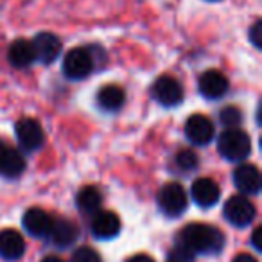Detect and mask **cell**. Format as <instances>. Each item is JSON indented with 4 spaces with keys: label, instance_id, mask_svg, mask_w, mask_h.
<instances>
[{
    "label": "cell",
    "instance_id": "obj_11",
    "mask_svg": "<svg viewBox=\"0 0 262 262\" xmlns=\"http://www.w3.org/2000/svg\"><path fill=\"white\" fill-rule=\"evenodd\" d=\"M90 230L95 239H113L120 232V219L115 212L110 210H97L92 217Z\"/></svg>",
    "mask_w": 262,
    "mask_h": 262
},
{
    "label": "cell",
    "instance_id": "obj_22",
    "mask_svg": "<svg viewBox=\"0 0 262 262\" xmlns=\"http://www.w3.org/2000/svg\"><path fill=\"white\" fill-rule=\"evenodd\" d=\"M198 164H200V158L192 149H183L176 155V165L182 171H194L198 167Z\"/></svg>",
    "mask_w": 262,
    "mask_h": 262
},
{
    "label": "cell",
    "instance_id": "obj_10",
    "mask_svg": "<svg viewBox=\"0 0 262 262\" xmlns=\"http://www.w3.org/2000/svg\"><path fill=\"white\" fill-rule=\"evenodd\" d=\"M34 49L36 61H41L43 65H51L61 54V40L52 33H40L31 41Z\"/></svg>",
    "mask_w": 262,
    "mask_h": 262
},
{
    "label": "cell",
    "instance_id": "obj_4",
    "mask_svg": "<svg viewBox=\"0 0 262 262\" xmlns=\"http://www.w3.org/2000/svg\"><path fill=\"white\" fill-rule=\"evenodd\" d=\"M189 198L180 183H165L158 192V207L169 217H178L187 210Z\"/></svg>",
    "mask_w": 262,
    "mask_h": 262
},
{
    "label": "cell",
    "instance_id": "obj_1",
    "mask_svg": "<svg viewBox=\"0 0 262 262\" xmlns=\"http://www.w3.org/2000/svg\"><path fill=\"white\" fill-rule=\"evenodd\" d=\"M180 244L183 248H187L192 255H215L225 246V235L215 226L194 223V225H189L182 230Z\"/></svg>",
    "mask_w": 262,
    "mask_h": 262
},
{
    "label": "cell",
    "instance_id": "obj_9",
    "mask_svg": "<svg viewBox=\"0 0 262 262\" xmlns=\"http://www.w3.org/2000/svg\"><path fill=\"white\" fill-rule=\"evenodd\" d=\"M232 178H233V185L244 196H255V194L260 192L262 176L260 171L253 164H239L235 167V171H233Z\"/></svg>",
    "mask_w": 262,
    "mask_h": 262
},
{
    "label": "cell",
    "instance_id": "obj_28",
    "mask_svg": "<svg viewBox=\"0 0 262 262\" xmlns=\"http://www.w3.org/2000/svg\"><path fill=\"white\" fill-rule=\"evenodd\" d=\"M41 262H63L59 257H56V255H49V257H45Z\"/></svg>",
    "mask_w": 262,
    "mask_h": 262
},
{
    "label": "cell",
    "instance_id": "obj_13",
    "mask_svg": "<svg viewBox=\"0 0 262 262\" xmlns=\"http://www.w3.org/2000/svg\"><path fill=\"white\" fill-rule=\"evenodd\" d=\"M26 251V241L20 232L13 228H6L0 232V257L8 262H15L22 258Z\"/></svg>",
    "mask_w": 262,
    "mask_h": 262
},
{
    "label": "cell",
    "instance_id": "obj_24",
    "mask_svg": "<svg viewBox=\"0 0 262 262\" xmlns=\"http://www.w3.org/2000/svg\"><path fill=\"white\" fill-rule=\"evenodd\" d=\"M250 40H251V43H253L257 49L262 47V22H260V20H257V22H255L253 26H251V29H250Z\"/></svg>",
    "mask_w": 262,
    "mask_h": 262
},
{
    "label": "cell",
    "instance_id": "obj_14",
    "mask_svg": "<svg viewBox=\"0 0 262 262\" xmlns=\"http://www.w3.org/2000/svg\"><path fill=\"white\" fill-rule=\"evenodd\" d=\"M190 196H192L194 203L200 205L201 208H210L219 201L221 190L212 178H200L190 187Z\"/></svg>",
    "mask_w": 262,
    "mask_h": 262
},
{
    "label": "cell",
    "instance_id": "obj_6",
    "mask_svg": "<svg viewBox=\"0 0 262 262\" xmlns=\"http://www.w3.org/2000/svg\"><path fill=\"white\" fill-rule=\"evenodd\" d=\"M151 95L158 104L165 108H174L183 101V86L176 77L162 76L151 86Z\"/></svg>",
    "mask_w": 262,
    "mask_h": 262
},
{
    "label": "cell",
    "instance_id": "obj_21",
    "mask_svg": "<svg viewBox=\"0 0 262 262\" xmlns=\"http://www.w3.org/2000/svg\"><path fill=\"white\" fill-rule=\"evenodd\" d=\"M219 120H221V124L226 127H237L243 122V112H241L237 106H225V108L219 112Z\"/></svg>",
    "mask_w": 262,
    "mask_h": 262
},
{
    "label": "cell",
    "instance_id": "obj_12",
    "mask_svg": "<svg viewBox=\"0 0 262 262\" xmlns=\"http://www.w3.org/2000/svg\"><path fill=\"white\" fill-rule=\"evenodd\" d=\"M228 79L223 72L219 70H207L200 76L198 81V88H200V94L207 99H221L223 95L228 92Z\"/></svg>",
    "mask_w": 262,
    "mask_h": 262
},
{
    "label": "cell",
    "instance_id": "obj_17",
    "mask_svg": "<svg viewBox=\"0 0 262 262\" xmlns=\"http://www.w3.org/2000/svg\"><path fill=\"white\" fill-rule=\"evenodd\" d=\"M47 237H51L54 246L65 250V248L74 246V243L79 237V230L74 223L67 221V219H58V221H52L51 232H49Z\"/></svg>",
    "mask_w": 262,
    "mask_h": 262
},
{
    "label": "cell",
    "instance_id": "obj_23",
    "mask_svg": "<svg viewBox=\"0 0 262 262\" xmlns=\"http://www.w3.org/2000/svg\"><path fill=\"white\" fill-rule=\"evenodd\" d=\"M72 262H102V258L95 250H92L88 246H81L74 251Z\"/></svg>",
    "mask_w": 262,
    "mask_h": 262
},
{
    "label": "cell",
    "instance_id": "obj_20",
    "mask_svg": "<svg viewBox=\"0 0 262 262\" xmlns=\"http://www.w3.org/2000/svg\"><path fill=\"white\" fill-rule=\"evenodd\" d=\"M76 201H77V207H79V210L83 212V214H95L97 210H101L102 198L97 187L88 185V187H83V189L77 192Z\"/></svg>",
    "mask_w": 262,
    "mask_h": 262
},
{
    "label": "cell",
    "instance_id": "obj_15",
    "mask_svg": "<svg viewBox=\"0 0 262 262\" xmlns=\"http://www.w3.org/2000/svg\"><path fill=\"white\" fill-rule=\"evenodd\" d=\"M24 171H26V160L22 155L0 140V176L13 180L18 178Z\"/></svg>",
    "mask_w": 262,
    "mask_h": 262
},
{
    "label": "cell",
    "instance_id": "obj_26",
    "mask_svg": "<svg viewBox=\"0 0 262 262\" xmlns=\"http://www.w3.org/2000/svg\"><path fill=\"white\" fill-rule=\"evenodd\" d=\"M232 262H257V258L251 257L250 253H239L232 258Z\"/></svg>",
    "mask_w": 262,
    "mask_h": 262
},
{
    "label": "cell",
    "instance_id": "obj_5",
    "mask_svg": "<svg viewBox=\"0 0 262 262\" xmlns=\"http://www.w3.org/2000/svg\"><path fill=\"white\" fill-rule=\"evenodd\" d=\"M92 70H94V56L88 49L76 47L67 52L63 58V74L69 79H84L86 76H90Z\"/></svg>",
    "mask_w": 262,
    "mask_h": 262
},
{
    "label": "cell",
    "instance_id": "obj_3",
    "mask_svg": "<svg viewBox=\"0 0 262 262\" xmlns=\"http://www.w3.org/2000/svg\"><path fill=\"white\" fill-rule=\"evenodd\" d=\"M223 214L230 225L237 226V228H246L257 217V208L244 194H239L226 201L223 207Z\"/></svg>",
    "mask_w": 262,
    "mask_h": 262
},
{
    "label": "cell",
    "instance_id": "obj_25",
    "mask_svg": "<svg viewBox=\"0 0 262 262\" xmlns=\"http://www.w3.org/2000/svg\"><path fill=\"white\" fill-rule=\"evenodd\" d=\"M251 244L257 251H262V244H260V228H257L251 235Z\"/></svg>",
    "mask_w": 262,
    "mask_h": 262
},
{
    "label": "cell",
    "instance_id": "obj_27",
    "mask_svg": "<svg viewBox=\"0 0 262 262\" xmlns=\"http://www.w3.org/2000/svg\"><path fill=\"white\" fill-rule=\"evenodd\" d=\"M126 262H155L149 255H144V253H139V255H133L131 258H127Z\"/></svg>",
    "mask_w": 262,
    "mask_h": 262
},
{
    "label": "cell",
    "instance_id": "obj_7",
    "mask_svg": "<svg viewBox=\"0 0 262 262\" xmlns=\"http://www.w3.org/2000/svg\"><path fill=\"white\" fill-rule=\"evenodd\" d=\"M15 135L26 151H38L45 144V131L36 119H22L16 122Z\"/></svg>",
    "mask_w": 262,
    "mask_h": 262
},
{
    "label": "cell",
    "instance_id": "obj_16",
    "mask_svg": "<svg viewBox=\"0 0 262 262\" xmlns=\"http://www.w3.org/2000/svg\"><path fill=\"white\" fill-rule=\"evenodd\" d=\"M52 226V217L45 210L33 207L24 214V228L33 237H47Z\"/></svg>",
    "mask_w": 262,
    "mask_h": 262
},
{
    "label": "cell",
    "instance_id": "obj_8",
    "mask_svg": "<svg viewBox=\"0 0 262 262\" xmlns=\"http://www.w3.org/2000/svg\"><path fill=\"white\" fill-rule=\"evenodd\" d=\"M215 135V127L208 117L205 115H190L185 122V137L194 146H207Z\"/></svg>",
    "mask_w": 262,
    "mask_h": 262
},
{
    "label": "cell",
    "instance_id": "obj_30",
    "mask_svg": "<svg viewBox=\"0 0 262 262\" xmlns=\"http://www.w3.org/2000/svg\"><path fill=\"white\" fill-rule=\"evenodd\" d=\"M171 262H176V260H171Z\"/></svg>",
    "mask_w": 262,
    "mask_h": 262
},
{
    "label": "cell",
    "instance_id": "obj_29",
    "mask_svg": "<svg viewBox=\"0 0 262 262\" xmlns=\"http://www.w3.org/2000/svg\"><path fill=\"white\" fill-rule=\"evenodd\" d=\"M208 2H219V0H208Z\"/></svg>",
    "mask_w": 262,
    "mask_h": 262
},
{
    "label": "cell",
    "instance_id": "obj_18",
    "mask_svg": "<svg viewBox=\"0 0 262 262\" xmlns=\"http://www.w3.org/2000/svg\"><path fill=\"white\" fill-rule=\"evenodd\" d=\"M8 59L13 67H16V69H26V67L33 65V63L36 61L33 43H31L29 40H24V38L15 40L11 45H9Z\"/></svg>",
    "mask_w": 262,
    "mask_h": 262
},
{
    "label": "cell",
    "instance_id": "obj_2",
    "mask_svg": "<svg viewBox=\"0 0 262 262\" xmlns=\"http://www.w3.org/2000/svg\"><path fill=\"white\" fill-rule=\"evenodd\" d=\"M217 151L225 160L241 164L251 153V140L250 135H246L239 127H226L219 135Z\"/></svg>",
    "mask_w": 262,
    "mask_h": 262
},
{
    "label": "cell",
    "instance_id": "obj_19",
    "mask_svg": "<svg viewBox=\"0 0 262 262\" xmlns=\"http://www.w3.org/2000/svg\"><path fill=\"white\" fill-rule=\"evenodd\" d=\"M124 101H126V94L117 84H106L97 92V104L104 112H117L122 108Z\"/></svg>",
    "mask_w": 262,
    "mask_h": 262
}]
</instances>
